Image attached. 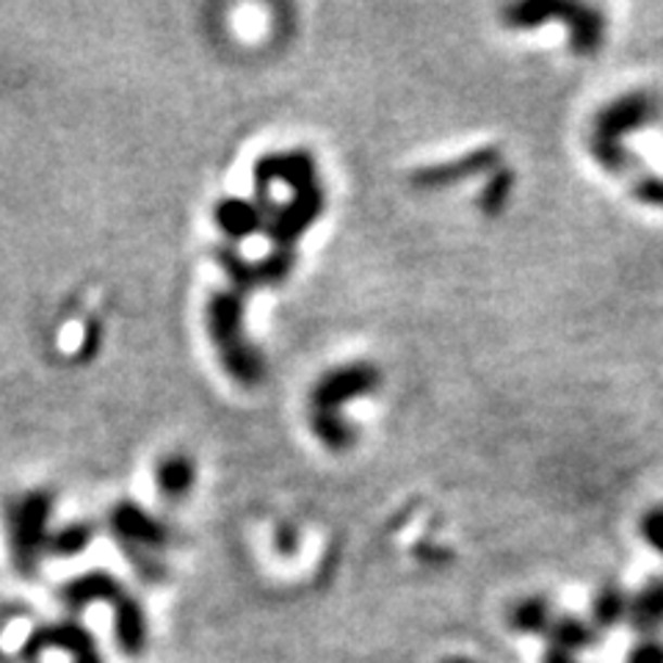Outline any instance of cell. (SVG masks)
<instances>
[{
    "mask_svg": "<svg viewBox=\"0 0 663 663\" xmlns=\"http://www.w3.org/2000/svg\"><path fill=\"white\" fill-rule=\"evenodd\" d=\"M42 650L69 652L75 663H103L98 647H94V639L84 630V627H78V625L44 627V630L34 633L31 641L25 645L23 652L28 658H34L37 652H42Z\"/></svg>",
    "mask_w": 663,
    "mask_h": 663,
    "instance_id": "1",
    "label": "cell"
},
{
    "mask_svg": "<svg viewBox=\"0 0 663 663\" xmlns=\"http://www.w3.org/2000/svg\"><path fill=\"white\" fill-rule=\"evenodd\" d=\"M627 616H630L633 627L647 636L663 627V578L650 581L639 595L627 602Z\"/></svg>",
    "mask_w": 663,
    "mask_h": 663,
    "instance_id": "2",
    "label": "cell"
},
{
    "mask_svg": "<svg viewBox=\"0 0 663 663\" xmlns=\"http://www.w3.org/2000/svg\"><path fill=\"white\" fill-rule=\"evenodd\" d=\"M548 630L556 650L572 652V655L586 650V647L591 645V627L584 625L581 620H570V616H564V620H553Z\"/></svg>",
    "mask_w": 663,
    "mask_h": 663,
    "instance_id": "3",
    "label": "cell"
},
{
    "mask_svg": "<svg viewBox=\"0 0 663 663\" xmlns=\"http://www.w3.org/2000/svg\"><path fill=\"white\" fill-rule=\"evenodd\" d=\"M550 609L545 600H525L520 602L518 609H514V616H511V625L518 627V630L525 633H541L550 627Z\"/></svg>",
    "mask_w": 663,
    "mask_h": 663,
    "instance_id": "4",
    "label": "cell"
},
{
    "mask_svg": "<svg viewBox=\"0 0 663 663\" xmlns=\"http://www.w3.org/2000/svg\"><path fill=\"white\" fill-rule=\"evenodd\" d=\"M219 225L232 235H246V232L255 230L257 214L246 202H227L219 211Z\"/></svg>",
    "mask_w": 663,
    "mask_h": 663,
    "instance_id": "5",
    "label": "cell"
},
{
    "mask_svg": "<svg viewBox=\"0 0 663 663\" xmlns=\"http://www.w3.org/2000/svg\"><path fill=\"white\" fill-rule=\"evenodd\" d=\"M627 614V600L622 591L616 589H605L600 597L595 600V622L602 627L616 625L622 616Z\"/></svg>",
    "mask_w": 663,
    "mask_h": 663,
    "instance_id": "6",
    "label": "cell"
},
{
    "mask_svg": "<svg viewBox=\"0 0 663 663\" xmlns=\"http://www.w3.org/2000/svg\"><path fill=\"white\" fill-rule=\"evenodd\" d=\"M158 475H161V489L175 498V495H183L186 489H189L191 464L183 462V459H169V462H164Z\"/></svg>",
    "mask_w": 663,
    "mask_h": 663,
    "instance_id": "7",
    "label": "cell"
},
{
    "mask_svg": "<svg viewBox=\"0 0 663 663\" xmlns=\"http://www.w3.org/2000/svg\"><path fill=\"white\" fill-rule=\"evenodd\" d=\"M627 663H663V641L645 639L633 647Z\"/></svg>",
    "mask_w": 663,
    "mask_h": 663,
    "instance_id": "8",
    "label": "cell"
},
{
    "mask_svg": "<svg viewBox=\"0 0 663 663\" xmlns=\"http://www.w3.org/2000/svg\"><path fill=\"white\" fill-rule=\"evenodd\" d=\"M641 534H645V539L650 541L652 548L658 550V553L663 556V506H658L655 511H650L645 518V523H641Z\"/></svg>",
    "mask_w": 663,
    "mask_h": 663,
    "instance_id": "9",
    "label": "cell"
},
{
    "mask_svg": "<svg viewBox=\"0 0 663 663\" xmlns=\"http://www.w3.org/2000/svg\"><path fill=\"white\" fill-rule=\"evenodd\" d=\"M647 196H650L652 202H658V205H663V186L661 183L650 186V189H647Z\"/></svg>",
    "mask_w": 663,
    "mask_h": 663,
    "instance_id": "10",
    "label": "cell"
}]
</instances>
